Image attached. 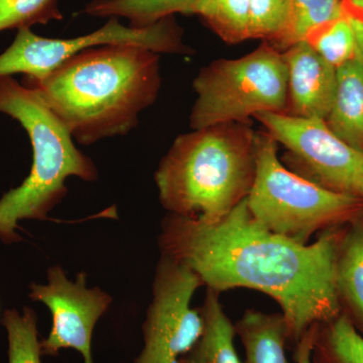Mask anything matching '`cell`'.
<instances>
[{"label":"cell","instance_id":"cell-1","mask_svg":"<svg viewBox=\"0 0 363 363\" xmlns=\"http://www.w3.org/2000/svg\"><path fill=\"white\" fill-rule=\"evenodd\" d=\"M247 199L215 223L169 214L162 224L161 253L187 264L215 292L266 294L278 303L289 343L296 345L313 325L342 312L336 264L344 231L332 227L314 243L300 245L255 220Z\"/></svg>","mask_w":363,"mask_h":363},{"label":"cell","instance_id":"cell-2","mask_svg":"<svg viewBox=\"0 0 363 363\" xmlns=\"http://www.w3.org/2000/svg\"><path fill=\"white\" fill-rule=\"evenodd\" d=\"M161 84L160 54L135 45L91 48L23 81L83 145L130 133Z\"/></svg>","mask_w":363,"mask_h":363},{"label":"cell","instance_id":"cell-3","mask_svg":"<svg viewBox=\"0 0 363 363\" xmlns=\"http://www.w3.org/2000/svg\"><path fill=\"white\" fill-rule=\"evenodd\" d=\"M257 133L229 123L179 135L156 181L169 214L215 223L247 199L257 172Z\"/></svg>","mask_w":363,"mask_h":363},{"label":"cell","instance_id":"cell-4","mask_svg":"<svg viewBox=\"0 0 363 363\" xmlns=\"http://www.w3.org/2000/svg\"><path fill=\"white\" fill-rule=\"evenodd\" d=\"M0 113L21 124L33 147L30 175L0 199V240L11 245L21 240L16 233L18 222L47 220L50 212L68 193L69 177L92 182L97 180L98 171L37 93L11 76L0 77Z\"/></svg>","mask_w":363,"mask_h":363},{"label":"cell","instance_id":"cell-5","mask_svg":"<svg viewBox=\"0 0 363 363\" xmlns=\"http://www.w3.org/2000/svg\"><path fill=\"white\" fill-rule=\"evenodd\" d=\"M257 172L247 202L267 230L308 245L315 233L360 217L363 198L334 192L286 168L278 143L267 133H257Z\"/></svg>","mask_w":363,"mask_h":363},{"label":"cell","instance_id":"cell-6","mask_svg":"<svg viewBox=\"0 0 363 363\" xmlns=\"http://www.w3.org/2000/svg\"><path fill=\"white\" fill-rule=\"evenodd\" d=\"M197 99L190 116L193 130L245 123L264 112H288V73L283 55L262 44L238 59L204 67L193 82Z\"/></svg>","mask_w":363,"mask_h":363},{"label":"cell","instance_id":"cell-7","mask_svg":"<svg viewBox=\"0 0 363 363\" xmlns=\"http://www.w3.org/2000/svg\"><path fill=\"white\" fill-rule=\"evenodd\" d=\"M255 118L286 147V168L328 190L363 198V152L338 138L325 119L276 112Z\"/></svg>","mask_w":363,"mask_h":363},{"label":"cell","instance_id":"cell-8","mask_svg":"<svg viewBox=\"0 0 363 363\" xmlns=\"http://www.w3.org/2000/svg\"><path fill=\"white\" fill-rule=\"evenodd\" d=\"M106 45H135L157 54L190 55L193 50L184 44L183 30L173 16L149 28H136L111 18L99 30L73 39H49L21 28L13 44L0 55V77L23 74L42 78L67 60L84 50Z\"/></svg>","mask_w":363,"mask_h":363},{"label":"cell","instance_id":"cell-9","mask_svg":"<svg viewBox=\"0 0 363 363\" xmlns=\"http://www.w3.org/2000/svg\"><path fill=\"white\" fill-rule=\"evenodd\" d=\"M202 286L201 278L187 264L162 255L143 325V347L135 363H179L192 350L204 331L201 310L191 307Z\"/></svg>","mask_w":363,"mask_h":363},{"label":"cell","instance_id":"cell-10","mask_svg":"<svg viewBox=\"0 0 363 363\" xmlns=\"http://www.w3.org/2000/svg\"><path fill=\"white\" fill-rule=\"evenodd\" d=\"M86 279L85 272H79L72 281L61 267L54 266L48 269L47 285L30 286V298L42 302L52 313L51 332L40 341L42 355L55 357L60 350L72 348L81 353L84 363H93V331L112 298L101 289L87 288Z\"/></svg>","mask_w":363,"mask_h":363},{"label":"cell","instance_id":"cell-11","mask_svg":"<svg viewBox=\"0 0 363 363\" xmlns=\"http://www.w3.org/2000/svg\"><path fill=\"white\" fill-rule=\"evenodd\" d=\"M288 73V112L291 116L326 119L336 89V69L307 40L281 52Z\"/></svg>","mask_w":363,"mask_h":363},{"label":"cell","instance_id":"cell-12","mask_svg":"<svg viewBox=\"0 0 363 363\" xmlns=\"http://www.w3.org/2000/svg\"><path fill=\"white\" fill-rule=\"evenodd\" d=\"M338 138L363 152V66L351 60L336 69V89L325 119Z\"/></svg>","mask_w":363,"mask_h":363},{"label":"cell","instance_id":"cell-13","mask_svg":"<svg viewBox=\"0 0 363 363\" xmlns=\"http://www.w3.org/2000/svg\"><path fill=\"white\" fill-rule=\"evenodd\" d=\"M234 327L245 350L242 363H290L288 327L281 313L247 310Z\"/></svg>","mask_w":363,"mask_h":363},{"label":"cell","instance_id":"cell-14","mask_svg":"<svg viewBox=\"0 0 363 363\" xmlns=\"http://www.w3.org/2000/svg\"><path fill=\"white\" fill-rule=\"evenodd\" d=\"M219 296L207 289L204 304L200 308L204 331L179 363H242L235 347V327L224 311Z\"/></svg>","mask_w":363,"mask_h":363},{"label":"cell","instance_id":"cell-15","mask_svg":"<svg viewBox=\"0 0 363 363\" xmlns=\"http://www.w3.org/2000/svg\"><path fill=\"white\" fill-rule=\"evenodd\" d=\"M339 302L347 307L344 314L363 335V217L351 222L344 233L336 264ZM343 313V312H342Z\"/></svg>","mask_w":363,"mask_h":363},{"label":"cell","instance_id":"cell-16","mask_svg":"<svg viewBox=\"0 0 363 363\" xmlns=\"http://www.w3.org/2000/svg\"><path fill=\"white\" fill-rule=\"evenodd\" d=\"M199 0H92L84 13L96 18H124L130 26L149 28L175 13L193 14Z\"/></svg>","mask_w":363,"mask_h":363},{"label":"cell","instance_id":"cell-17","mask_svg":"<svg viewBox=\"0 0 363 363\" xmlns=\"http://www.w3.org/2000/svg\"><path fill=\"white\" fill-rule=\"evenodd\" d=\"M312 363H363V335L344 313L318 325Z\"/></svg>","mask_w":363,"mask_h":363},{"label":"cell","instance_id":"cell-18","mask_svg":"<svg viewBox=\"0 0 363 363\" xmlns=\"http://www.w3.org/2000/svg\"><path fill=\"white\" fill-rule=\"evenodd\" d=\"M250 0H199L194 13L231 44L250 39Z\"/></svg>","mask_w":363,"mask_h":363},{"label":"cell","instance_id":"cell-19","mask_svg":"<svg viewBox=\"0 0 363 363\" xmlns=\"http://www.w3.org/2000/svg\"><path fill=\"white\" fill-rule=\"evenodd\" d=\"M345 14V0H293L292 21L277 49L307 39L315 30L339 20Z\"/></svg>","mask_w":363,"mask_h":363},{"label":"cell","instance_id":"cell-20","mask_svg":"<svg viewBox=\"0 0 363 363\" xmlns=\"http://www.w3.org/2000/svg\"><path fill=\"white\" fill-rule=\"evenodd\" d=\"M1 323L9 341V363H42L37 316L33 310L23 308L21 314L16 309L6 310Z\"/></svg>","mask_w":363,"mask_h":363},{"label":"cell","instance_id":"cell-21","mask_svg":"<svg viewBox=\"0 0 363 363\" xmlns=\"http://www.w3.org/2000/svg\"><path fill=\"white\" fill-rule=\"evenodd\" d=\"M305 40L335 69L355 58L354 32L345 14L315 30Z\"/></svg>","mask_w":363,"mask_h":363},{"label":"cell","instance_id":"cell-22","mask_svg":"<svg viewBox=\"0 0 363 363\" xmlns=\"http://www.w3.org/2000/svg\"><path fill=\"white\" fill-rule=\"evenodd\" d=\"M293 0H250V39L276 43L286 37L292 21Z\"/></svg>","mask_w":363,"mask_h":363},{"label":"cell","instance_id":"cell-23","mask_svg":"<svg viewBox=\"0 0 363 363\" xmlns=\"http://www.w3.org/2000/svg\"><path fill=\"white\" fill-rule=\"evenodd\" d=\"M58 0H0V33L61 21Z\"/></svg>","mask_w":363,"mask_h":363},{"label":"cell","instance_id":"cell-24","mask_svg":"<svg viewBox=\"0 0 363 363\" xmlns=\"http://www.w3.org/2000/svg\"><path fill=\"white\" fill-rule=\"evenodd\" d=\"M345 16L355 35V58L363 66V0H345Z\"/></svg>","mask_w":363,"mask_h":363},{"label":"cell","instance_id":"cell-25","mask_svg":"<svg viewBox=\"0 0 363 363\" xmlns=\"http://www.w3.org/2000/svg\"><path fill=\"white\" fill-rule=\"evenodd\" d=\"M318 325L319 324L313 325L298 339L295 345V353H294L295 363H312L313 346L316 337Z\"/></svg>","mask_w":363,"mask_h":363}]
</instances>
